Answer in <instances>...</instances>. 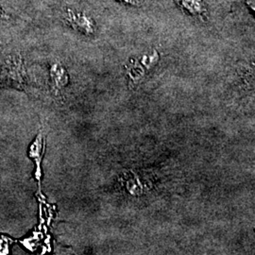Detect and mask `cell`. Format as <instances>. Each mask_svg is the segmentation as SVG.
<instances>
[{
	"instance_id": "277c9868",
	"label": "cell",
	"mask_w": 255,
	"mask_h": 255,
	"mask_svg": "<svg viewBox=\"0 0 255 255\" xmlns=\"http://www.w3.org/2000/svg\"><path fill=\"white\" fill-rule=\"evenodd\" d=\"M119 1H123V2L130 3V4H134V2H135V0H119Z\"/></svg>"
},
{
	"instance_id": "6da1fadb",
	"label": "cell",
	"mask_w": 255,
	"mask_h": 255,
	"mask_svg": "<svg viewBox=\"0 0 255 255\" xmlns=\"http://www.w3.org/2000/svg\"><path fill=\"white\" fill-rule=\"evenodd\" d=\"M65 20L79 31L85 34H91L95 29V22L86 13L81 11H74L72 9H67L65 14Z\"/></svg>"
},
{
	"instance_id": "7a4b0ae2",
	"label": "cell",
	"mask_w": 255,
	"mask_h": 255,
	"mask_svg": "<svg viewBox=\"0 0 255 255\" xmlns=\"http://www.w3.org/2000/svg\"><path fill=\"white\" fill-rule=\"evenodd\" d=\"M179 6L201 20L207 18L208 10L203 0H175Z\"/></svg>"
},
{
	"instance_id": "3957f363",
	"label": "cell",
	"mask_w": 255,
	"mask_h": 255,
	"mask_svg": "<svg viewBox=\"0 0 255 255\" xmlns=\"http://www.w3.org/2000/svg\"><path fill=\"white\" fill-rule=\"evenodd\" d=\"M247 5L255 12V0H246Z\"/></svg>"
}]
</instances>
